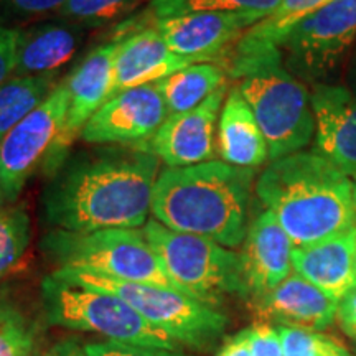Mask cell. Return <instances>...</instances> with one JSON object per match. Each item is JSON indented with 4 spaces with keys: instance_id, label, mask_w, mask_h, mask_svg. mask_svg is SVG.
<instances>
[{
    "instance_id": "cell-1",
    "label": "cell",
    "mask_w": 356,
    "mask_h": 356,
    "mask_svg": "<svg viewBox=\"0 0 356 356\" xmlns=\"http://www.w3.org/2000/svg\"><path fill=\"white\" fill-rule=\"evenodd\" d=\"M159 165L145 144L71 152L42 191L43 225L70 233L144 228L152 215Z\"/></svg>"
},
{
    "instance_id": "cell-2",
    "label": "cell",
    "mask_w": 356,
    "mask_h": 356,
    "mask_svg": "<svg viewBox=\"0 0 356 356\" xmlns=\"http://www.w3.org/2000/svg\"><path fill=\"white\" fill-rule=\"evenodd\" d=\"M256 195L293 248L322 243L356 226L353 181L318 152L300 150L273 160L257 178Z\"/></svg>"
},
{
    "instance_id": "cell-3",
    "label": "cell",
    "mask_w": 356,
    "mask_h": 356,
    "mask_svg": "<svg viewBox=\"0 0 356 356\" xmlns=\"http://www.w3.org/2000/svg\"><path fill=\"white\" fill-rule=\"evenodd\" d=\"M256 172L210 160L165 168L152 195V216L178 233L213 239L225 248L241 246Z\"/></svg>"
},
{
    "instance_id": "cell-4",
    "label": "cell",
    "mask_w": 356,
    "mask_h": 356,
    "mask_svg": "<svg viewBox=\"0 0 356 356\" xmlns=\"http://www.w3.org/2000/svg\"><path fill=\"white\" fill-rule=\"evenodd\" d=\"M221 60L264 134L270 162L300 152L315 134L314 109L310 91L287 70L282 51L226 53Z\"/></svg>"
},
{
    "instance_id": "cell-5",
    "label": "cell",
    "mask_w": 356,
    "mask_h": 356,
    "mask_svg": "<svg viewBox=\"0 0 356 356\" xmlns=\"http://www.w3.org/2000/svg\"><path fill=\"white\" fill-rule=\"evenodd\" d=\"M40 249L56 269L177 289L142 229L109 228L89 233L48 229Z\"/></svg>"
},
{
    "instance_id": "cell-6",
    "label": "cell",
    "mask_w": 356,
    "mask_h": 356,
    "mask_svg": "<svg viewBox=\"0 0 356 356\" xmlns=\"http://www.w3.org/2000/svg\"><path fill=\"white\" fill-rule=\"evenodd\" d=\"M40 292L44 317L56 327L97 333L119 343L165 350H178L180 345L114 293L79 286L55 273L42 280Z\"/></svg>"
},
{
    "instance_id": "cell-7",
    "label": "cell",
    "mask_w": 356,
    "mask_h": 356,
    "mask_svg": "<svg viewBox=\"0 0 356 356\" xmlns=\"http://www.w3.org/2000/svg\"><path fill=\"white\" fill-rule=\"evenodd\" d=\"M142 231L178 291L215 309L228 296L248 297L239 252L155 220L147 221Z\"/></svg>"
},
{
    "instance_id": "cell-8",
    "label": "cell",
    "mask_w": 356,
    "mask_h": 356,
    "mask_svg": "<svg viewBox=\"0 0 356 356\" xmlns=\"http://www.w3.org/2000/svg\"><path fill=\"white\" fill-rule=\"evenodd\" d=\"M55 274L79 286L99 289L121 297L152 327L190 348H211L228 325V318L220 310L178 289L109 279L74 269H56Z\"/></svg>"
},
{
    "instance_id": "cell-9",
    "label": "cell",
    "mask_w": 356,
    "mask_h": 356,
    "mask_svg": "<svg viewBox=\"0 0 356 356\" xmlns=\"http://www.w3.org/2000/svg\"><path fill=\"white\" fill-rule=\"evenodd\" d=\"M356 43V0H332L302 20L280 44L293 76L314 84L330 83Z\"/></svg>"
},
{
    "instance_id": "cell-10",
    "label": "cell",
    "mask_w": 356,
    "mask_h": 356,
    "mask_svg": "<svg viewBox=\"0 0 356 356\" xmlns=\"http://www.w3.org/2000/svg\"><path fill=\"white\" fill-rule=\"evenodd\" d=\"M68 109L66 78L0 142V204H13L50 152Z\"/></svg>"
},
{
    "instance_id": "cell-11",
    "label": "cell",
    "mask_w": 356,
    "mask_h": 356,
    "mask_svg": "<svg viewBox=\"0 0 356 356\" xmlns=\"http://www.w3.org/2000/svg\"><path fill=\"white\" fill-rule=\"evenodd\" d=\"M121 38L114 37L108 43L95 48L66 76L68 84V109L65 124L42 165V173L50 178L71 154L74 140L81 137L83 129L101 106L108 101L113 83V66Z\"/></svg>"
},
{
    "instance_id": "cell-12",
    "label": "cell",
    "mask_w": 356,
    "mask_h": 356,
    "mask_svg": "<svg viewBox=\"0 0 356 356\" xmlns=\"http://www.w3.org/2000/svg\"><path fill=\"white\" fill-rule=\"evenodd\" d=\"M262 19V13L252 12H195L150 22L178 56L193 63H211Z\"/></svg>"
},
{
    "instance_id": "cell-13",
    "label": "cell",
    "mask_w": 356,
    "mask_h": 356,
    "mask_svg": "<svg viewBox=\"0 0 356 356\" xmlns=\"http://www.w3.org/2000/svg\"><path fill=\"white\" fill-rule=\"evenodd\" d=\"M155 84L126 89L109 97L89 119L81 139L89 145H137L150 140L168 118Z\"/></svg>"
},
{
    "instance_id": "cell-14",
    "label": "cell",
    "mask_w": 356,
    "mask_h": 356,
    "mask_svg": "<svg viewBox=\"0 0 356 356\" xmlns=\"http://www.w3.org/2000/svg\"><path fill=\"white\" fill-rule=\"evenodd\" d=\"M226 95L228 84L213 92L198 108L168 115L152 139L144 142L147 149L167 168L210 162L215 155V129Z\"/></svg>"
},
{
    "instance_id": "cell-15",
    "label": "cell",
    "mask_w": 356,
    "mask_h": 356,
    "mask_svg": "<svg viewBox=\"0 0 356 356\" xmlns=\"http://www.w3.org/2000/svg\"><path fill=\"white\" fill-rule=\"evenodd\" d=\"M310 101L317 152L348 177H356V92L340 84H314Z\"/></svg>"
},
{
    "instance_id": "cell-16",
    "label": "cell",
    "mask_w": 356,
    "mask_h": 356,
    "mask_svg": "<svg viewBox=\"0 0 356 356\" xmlns=\"http://www.w3.org/2000/svg\"><path fill=\"white\" fill-rule=\"evenodd\" d=\"M292 249L291 238L269 210L249 222L239 252L248 297L259 299L291 275Z\"/></svg>"
},
{
    "instance_id": "cell-17",
    "label": "cell",
    "mask_w": 356,
    "mask_h": 356,
    "mask_svg": "<svg viewBox=\"0 0 356 356\" xmlns=\"http://www.w3.org/2000/svg\"><path fill=\"white\" fill-rule=\"evenodd\" d=\"M115 37L121 38V43L114 58L109 97L126 89L155 84L193 65V61L178 56L167 47L154 24L142 25L134 32L118 33Z\"/></svg>"
},
{
    "instance_id": "cell-18",
    "label": "cell",
    "mask_w": 356,
    "mask_h": 356,
    "mask_svg": "<svg viewBox=\"0 0 356 356\" xmlns=\"http://www.w3.org/2000/svg\"><path fill=\"white\" fill-rule=\"evenodd\" d=\"M259 322L320 332L335 322L338 302L299 274H291L274 291L252 300Z\"/></svg>"
},
{
    "instance_id": "cell-19",
    "label": "cell",
    "mask_w": 356,
    "mask_h": 356,
    "mask_svg": "<svg viewBox=\"0 0 356 356\" xmlns=\"http://www.w3.org/2000/svg\"><path fill=\"white\" fill-rule=\"evenodd\" d=\"M356 226L322 243L292 249V269L340 304L356 289Z\"/></svg>"
},
{
    "instance_id": "cell-20",
    "label": "cell",
    "mask_w": 356,
    "mask_h": 356,
    "mask_svg": "<svg viewBox=\"0 0 356 356\" xmlns=\"http://www.w3.org/2000/svg\"><path fill=\"white\" fill-rule=\"evenodd\" d=\"M84 26L66 20L42 22L19 29L15 76H56L76 55Z\"/></svg>"
},
{
    "instance_id": "cell-21",
    "label": "cell",
    "mask_w": 356,
    "mask_h": 356,
    "mask_svg": "<svg viewBox=\"0 0 356 356\" xmlns=\"http://www.w3.org/2000/svg\"><path fill=\"white\" fill-rule=\"evenodd\" d=\"M218 154L229 165L252 170L269 160L264 134L236 86L229 89L222 102L218 121Z\"/></svg>"
},
{
    "instance_id": "cell-22",
    "label": "cell",
    "mask_w": 356,
    "mask_h": 356,
    "mask_svg": "<svg viewBox=\"0 0 356 356\" xmlns=\"http://www.w3.org/2000/svg\"><path fill=\"white\" fill-rule=\"evenodd\" d=\"M332 0H280L279 6L256 25H252L228 53L248 55V53L279 48L287 35L320 8Z\"/></svg>"
},
{
    "instance_id": "cell-23",
    "label": "cell",
    "mask_w": 356,
    "mask_h": 356,
    "mask_svg": "<svg viewBox=\"0 0 356 356\" xmlns=\"http://www.w3.org/2000/svg\"><path fill=\"white\" fill-rule=\"evenodd\" d=\"M228 74L216 63H193L155 83L165 101L168 114L198 108L213 92L226 86Z\"/></svg>"
},
{
    "instance_id": "cell-24",
    "label": "cell",
    "mask_w": 356,
    "mask_h": 356,
    "mask_svg": "<svg viewBox=\"0 0 356 356\" xmlns=\"http://www.w3.org/2000/svg\"><path fill=\"white\" fill-rule=\"evenodd\" d=\"M58 76H12L0 86V142L47 99Z\"/></svg>"
},
{
    "instance_id": "cell-25",
    "label": "cell",
    "mask_w": 356,
    "mask_h": 356,
    "mask_svg": "<svg viewBox=\"0 0 356 356\" xmlns=\"http://www.w3.org/2000/svg\"><path fill=\"white\" fill-rule=\"evenodd\" d=\"M38 325L8 287H0V356H37Z\"/></svg>"
},
{
    "instance_id": "cell-26",
    "label": "cell",
    "mask_w": 356,
    "mask_h": 356,
    "mask_svg": "<svg viewBox=\"0 0 356 356\" xmlns=\"http://www.w3.org/2000/svg\"><path fill=\"white\" fill-rule=\"evenodd\" d=\"M32 238L30 216L24 207L0 204V282L24 259Z\"/></svg>"
},
{
    "instance_id": "cell-27",
    "label": "cell",
    "mask_w": 356,
    "mask_h": 356,
    "mask_svg": "<svg viewBox=\"0 0 356 356\" xmlns=\"http://www.w3.org/2000/svg\"><path fill=\"white\" fill-rule=\"evenodd\" d=\"M279 2L280 0H152L147 13L152 20L195 12H252L267 17Z\"/></svg>"
},
{
    "instance_id": "cell-28",
    "label": "cell",
    "mask_w": 356,
    "mask_h": 356,
    "mask_svg": "<svg viewBox=\"0 0 356 356\" xmlns=\"http://www.w3.org/2000/svg\"><path fill=\"white\" fill-rule=\"evenodd\" d=\"M139 0H68L56 17L84 29L109 24L127 13Z\"/></svg>"
},
{
    "instance_id": "cell-29",
    "label": "cell",
    "mask_w": 356,
    "mask_h": 356,
    "mask_svg": "<svg viewBox=\"0 0 356 356\" xmlns=\"http://www.w3.org/2000/svg\"><path fill=\"white\" fill-rule=\"evenodd\" d=\"M284 356H351L345 346L323 333L296 327H277Z\"/></svg>"
},
{
    "instance_id": "cell-30",
    "label": "cell",
    "mask_w": 356,
    "mask_h": 356,
    "mask_svg": "<svg viewBox=\"0 0 356 356\" xmlns=\"http://www.w3.org/2000/svg\"><path fill=\"white\" fill-rule=\"evenodd\" d=\"M68 0H0V19L26 20L56 13Z\"/></svg>"
},
{
    "instance_id": "cell-31",
    "label": "cell",
    "mask_w": 356,
    "mask_h": 356,
    "mask_svg": "<svg viewBox=\"0 0 356 356\" xmlns=\"http://www.w3.org/2000/svg\"><path fill=\"white\" fill-rule=\"evenodd\" d=\"M88 356H188L180 350L152 348V346H140L131 343H119V341H92L84 345Z\"/></svg>"
},
{
    "instance_id": "cell-32",
    "label": "cell",
    "mask_w": 356,
    "mask_h": 356,
    "mask_svg": "<svg viewBox=\"0 0 356 356\" xmlns=\"http://www.w3.org/2000/svg\"><path fill=\"white\" fill-rule=\"evenodd\" d=\"M251 356H284L282 341L277 328L269 322H257L248 328Z\"/></svg>"
},
{
    "instance_id": "cell-33",
    "label": "cell",
    "mask_w": 356,
    "mask_h": 356,
    "mask_svg": "<svg viewBox=\"0 0 356 356\" xmlns=\"http://www.w3.org/2000/svg\"><path fill=\"white\" fill-rule=\"evenodd\" d=\"M19 29L0 25V86L15 76Z\"/></svg>"
},
{
    "instance_id": "cell-34",
    "label": "cell",
    "mask_w": 356,
    "mask_h": 356,
    "mask_svg": "<svg viewBox=\"0 0 356 356\" xmlns=\"http://www.w3.org/2000/svg\"><path fill=\"white\" fill-rule=\"evenodd\" d=\"M338 323L350 338L356 340V289H353L343 300L338 304Z\"/></svg>"
},
{
    "instance_id": "cell-35",
    "label": "cell",
    "mask_w": 356,
    "mask_h": 356,
    "mask_svg": "<svg viewBox=\"0 0 356 356\" xmlns=\"http://www.w3.org/2000/svg\"><path fill=\"white\" fill-rule=\"evenodd\" d=\"M248 337H249V333L246 328V330L239 332L238 335L228 338V340H226V343L221 346L218 356H251Z\"/></svg>"
},
{
    "instance_id": "cell-36",
    "label": "cell",
    "mask_w": 356,
    "mask_h": 356,
    "mask_svg": "<svg viewBox=\"0 0 356 356\" xmlns=\"http://www.w3.org/2000/svg\"><path fill=\"white\" fill-rule=\"evenodd\" d=\"M51 356H88L86 350H84V345L78 343V340H63L60 343H56L50 350Z\"/></svg>"
},
{
    "instance_id": "cell-37",
    "label": "cell",
    "mask_w": 356,
    "mask_h": 356,
    "mask_svg": "<svg viewBox=\"0 0 356 356\" xmlns=\"http://www.w3.org/2000/svg\"><path fill=\"white\" fill-rule=\"evenodd\" d=\"M346 81L351 91L356 92V43L351 48L348 60H346Z\"/></svg>"
},
{
    "instance_id": "cell-38",
    "label": "cell",
    "mask_w": 356,
    "mask_h": 356,
    "mask_svg": "<svg viewBox=\"0 0 356 356\" xmlns=\"http://www.w3.org/2000/svg\"><path fill=\"white\" fill-rule=\"evenodd\" d=\"M353 195H355V208H356V177L353 180Z\"/></svg>"
},
{
    "instance_id": "cell-39",
    "label": "cell",
    "mask_w": 356,
    "mask_h": 356,
    "mask_svg": "<svg viewBox=\"0 0 356 356\" xmlns=\"http://www.w3.org/2000/svg\"><path fill=\"white\" fill-rule=\"evenodd\" d=\"M44 356H51V355H50V353H47V355H44Z\"/></svg>"
},
{
    "instance_id": "cell-40",
    "label": "cell",
    "mask_w": 356,
    "mask_h": 356,
    "mask_svg": "<svg viewBox=\"0 0 356 356\" xmlns=\"http://www.w3.org/2000/svg\"><path fill=\"white\" fill-rule=\"evenodd\" d=\"M355 266H356V256H355Z\"/></svg>"
}]
</instances>
